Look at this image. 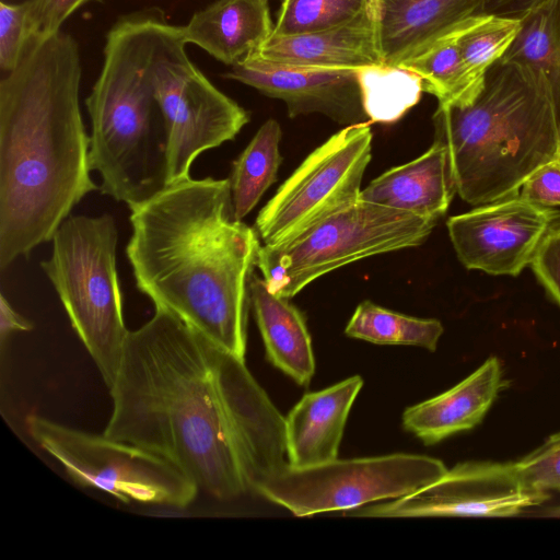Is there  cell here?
Instances as JSON below:
<instances>
[{
	"label": "cell",
	"instance_id": "cell-1",
	"mask_svg": "<svg viewBox=\"0 0 560 560\" xmlns=\"http://www.w3.org/2000/svg\"><path fill=\"white\" fill-rule=\"evenodd\" d=\"M79 45L32 36L0 81V269L51 241L90 192V136L80 108Z\"/></svg>",
	"mask_w": 560,
	"mask_h": 560
},
{
	"label": "cell",
	"instance_id": "cell-2",
	"mask_svg": "<svg viewBox=\"0 0 560 560\" xmlns=\"http://www.w3.org/2000/svg\"><path fill=\"white\" fill-rule=\"evenodd\" d=\"M220 347L155 308L129 330L104 434L153 452L219 500L247 492L234 420L217 365Z\"/></svg>",
	"mask_w": 560,
	"mask_h": 560
},
{
	"label": "cell",
	"instance_id": "cell-3",
	"mask_svg": "<svg viewBox=\"0 0 560 560\" xmlns=\"http://www.w3.org/2000/svg\"><path fill=\"white\" fill-rule=\"evenodd\" d=\"M126 246L138 290L244 359L260 238L236 220L229 178L191 177L128 207Z\"/></svg>",
	"mask_w": 560,
	"mask_h": 560
},
{
	"label": "cell",
	"instance_id": "cell-4",
	"mask_svg": "<svg viewBox=\"0 0 560 560\" xmlns=\"http://www.w3.org/2000/svg\"><path fill=\"white\" fill-rule=\"evenodd\" d=\"M456 192L472 206L518 195L526 178L557 159L560 122L547 83L528 68L499 60L467 105L438 106Z\"/></svg>",
	"mask_w": 560,
	"mask_h": 560
},
{
	"label": "cell",
	"instance_id": "cell-5",
	"mask_svg": "<svg viewBox=\"0 0 560 560\" xmlns=\"http://www.w3.org/2000/svg\"><path fill=\"white\" fill-rule=\"evenodd\" d=\"M117 241L110 214H70L51 238L49 259L40 262L108 388L129 331L116 268Z\"/></svg>",
	"mask_w": 560,
	"mask_h": 560
},
{
	"label": "cell",
	"instance_id": "cell-6",
	"mask_svg": "<svg viewBox=\"0 0 560 560\" xmlns=\"http://www.w3.org/2000/svg\"><path fill=\"white\" fill-rule=\"evenodd\" d=\"M436 222L359 199L290 241L261 245L257 267L271 293L291 299L342 266L421 245Z\"/></svg>",
	"mask_w": 560,
	"mask_h": 560
},
{
	"label": "cell",
	"instance_id": "cell-7",
	"mask_svg": "<svg viewBox=\"0 0 560 560\" xmlns=\"http://www.w3.org/2000/svg\"><path fill=\"white\" fill-rule=\"evenodd\" d=\"M33 441L82 487L109 493L122 502L187 508L198 487L162 456L104 433L95 434L39 415L26 418Z\"/></svg>",
	"mask_w": 560,
	"mask_h": 560
},
{
	"label": "cell",
	"instance_id": "cell-8",
	"mask_svg": "<svg viewBox=\"0 0 560 560\" xmlns=\"http://www.w3.org/2000/svg\"><path fill=\"white\" fill-rule=\"evenodd\" d=\"M446 470L439 458L406 453L336 458L303 468L287 464L254 492L302 517L397 499L436 480Z\"/></svg>",
	"mask_w": 560,
	"mask_h": 560
},
{
	"label": "cell",
	"instance_id": "cell-9",
	"mask_svg": "<svg viewBox=\"0 0 560 560\" xmlns=\"http://www.w3.org/2000/svg\"><path fill=\"white\" fill-rule=\"evenodd\" d=\"M370 122L348 125L311 152L259 211L255 230L264 245L290 241L355 202L372 158Z\"/></svg>",
	"mask_w": 560,
	"mask_h": 560
},
{
	"label": "cell",
	"instance_id": "cell-10",
	"mask_svg": "<svg viewBox=\"0 0 560 560\" xmlns=\"http://www.w3.org/2000/svg\"><path fill=\"white\" fill-rule=\"evenodd\" d=\"M154 94L167 136L166 185L190 177L200 153L233 140L250 119L191 62L186 46L160 63Z\"/></svg>",
	"mask_w": 560,
	"mask_h": 560
},
{
	"label": "cell",
	"instance_id": "cell-11",
	"mask_svg": "<svg viewBox=\"0 0 560 560\" xmlns=\"http://www.w3.org/2000/svg\"><path fill=\"white\" fill-rule=\"evenodd\" d=\"M515 462H464L440 478L397 499L366 504L350 515L368 517L512 516L547 501Z\"/></svg>",
	"mask_w": 560,
	"mask_h": 560
},
{
	"label": "cell",
	"instance_id": "cell-12",
	"mask_svg": "<svg viewBox=\"0 0 560 560\" xmlns=\"http://www.w3.org/2000/svg\"><path fill=\"white\" fill-rule=\"evenodd\" d=\"M559 220V210L516 195L453 215L446 226L464 267L516 277L530 265L542 238Z\"/></svg>",
	"mask_w": 560,
	"mask_h": 560
},
{
	"label": "cell",
	"instance_id": "cell-13",
	"mask_svg": "<svg viewBox=\"0 0 560 560\" xmlns=\"http://www.w3.org/2000/svg\"><path fill=\"white\" fill-rule=\"evenodd\" d=\"M224 77L283 101L291 118L319 113L346 126L368 118L355 70L290 67L247 56Z\"/></svg>",
	"mask_w": 560,
	"mask_h": 560
},
{
	"label": "cell",
	"instance_id": "cell-14",
	"mask_svg": "<svg viewBox=\"0 0 560 560\" xmlns=\"http://www.w3.org/2000/svg\"><path fill=\"white\" fill-rule=\"evenodd\" d=\"M248 56L317 69L357 70L381 63L375 0L343 25L296 35H271Z\"/></svg>",
	"mask_w": 560,
	"mask_h": 560
},
{
	"label": "cell",
	"instance_id": "cell-15",
	"mask_svg": "<svg viewBox=\"0 0 560 560\" xmlns=\"http://www.w3.org/2000/svg\"><path fill=\"white\" fill-rule=\"evenodd\" d=\"M362 386V377L353 375L299 400L284 418L290 466L303 468L338 458L347 419Z\"/></svg>",
	"mask_w": 560,
	"mask_h": 560
},
{
	"label": "cell",
	"instance_id": "cell-16",
	"mask_svg": "<svg viewBox=\"0 0 560 560\" xmlns=\"http://www.w3.org/2000/svg\"><path fill=\"white\" fill-rule=\"evenodd\" d=\"M502 386V370L495 357L446 392L406 408L402 427L425 445L478 425Z\"/></svg>",
	"mask_w": 560,
	"mask_h": 560
},
{
	"label": "cell",
	"instance_id": "cell-17",
	"mask_svg": "<svg viewBox=\"0 0 560 560\" xmlns=\"http://www.w3.org/2000/svg\"><path fill=\"white\" fill-rule=\"evenodd\" d=\"M456 192L446 147L434 140L419 158L393 167L361 190L360 200L439 220Z\"/></svg>",
	"mask_w": 560,
	"mask_h": 560
},
{
	"label": "cell",
	"instance_id": "cell-18",
	"mask_svg": "<svg viewBox=\"0 0 560 560\" xmlns=\"http://www.w3.org/2000/svg\"><path fill=\"white\" fill-rule=\"evenodd\" d=\"M483 0H375L382 61L398 65L469 16Z\"/></svg>",
	"mask_w": 560,
	"mask_h": 560
},
{
	"label": "cell",
	"instance_id": "cell-19",
	"mask_svg": "<svg viewBox=\"0 0 560 560\" xmlns=\"http://www.w3.org/2000/svg\"><path fill=\"white\" fill-rule=\"evenodd\" d=\"M268 0H215L182 26L187 44L234 66L273 33Z\"/></svg>",
	"mask_w": 560,
	"mask_h": 560
},
{
	"label": "cell",
	"instance_id": "cell-20",
	"mask_svg": "<svg viewBox=\"0 0 560 560\" xmlns=\"http://www.w3.org/2000/svg\"><path fill=\"white\" fill-rule=\"evenodd\" d=\"M249 294L268 360L299 385L307 386L315 373V359L304 315L289 299L271 293L256 275Z\"/></svg>",
	"mask_w": 560,
	"mask_h": 560
},
{
	"label": "cell",
	"instance_id": "cell-21",
	"mask_svg": "<svg viewBox=\"0 0 560 560\" xmlns=\"http://www.w3.org/2000/svg\"><path fill=\"white\" fill-rule=\"evenodd\" d=\"M455 26L398 63L421 78L423 92L434 95L438 106L467 105L485 83L466 66L456 42Z\"/></svg>",
	"mask_w": 560,
	"mask_h": 560
},
{
	"label": "cell",
	"instance_id": "cell-22",
	"mask_svg": "<svg viewBox=\"0 0 560 560\" xmlns=\"http://www.w3.org/2000/svg\"><path fill=\"white\" fill-rule=\"evenodd\" d=\"M540 75L551 93L560 122V0H545L522 18L521 30L500 59Z\"/></svg>",
	"mask_w": 560,
	"mask_h": 560
},
{
	"label": "cell",
	"instance_id": "cell-23",
	"mask_svg": "<svg viewBox=\"0 0 560 560\" xmlns=\"http://www.w3.org/2000/svg\"><path fill=\"white\" fill-rule=\"evenodd\" d=\"M281 137L279 122L270 118L233 161L229 180L236 220H243L276 182L282 162L279 151Z\"/></svg>",
	"mask_w": 560,
	"mask_h": 560
},
{
	"label": "cell",
	"instance_id": "cell-24",
	"mask_svg": "<svg viewBox=\"0 0 560 560\" xmlns=\"http://www.w3.org/2000/svg\"><path fill=\"white\" fill-rule=\"evenodd\" d=\"M362 106L372 122L392 124L418 104L421 78L399 65L381 62L355 70Z\"/></svg>",
	"mask_w": 560,
	"mask_h": 560
},
{
	"label": "cell",
	"instance_id": "cell-25",
	"mask_svg": "<svg viewBox=\"0 0 560 560\" xmlns=\"http://www.w3.org/2000/svg\"><path fill=\"white\" fill-rule=\"evenodd\" d=\"M443 330L438 319L418 318L363 301L353 312L345 334L372 343L417 346L433 352Z\"/></svg>",
	"mask_w": 560,
	"mask_h": 560
},
{
	"label": "cell",
	"instance_id": "cell-26",
	"mask_svg": "<svg viewBox=\"0 0 560 560\" xmlns=\"http://www.w3.org/2000/svg\"><path fill=\"white\" fill-rule=\"evenodd\" d=\"M522 26V19L494 14H476L455 26L462 57L472 75L480 82L489 68L511 47Z\"/></svg>",
	"mask_w": 560,
	"mask_h": 560
},
{
	"label": "cell",
	"instance_id": "cell-27",
	"mask_svg": "<svg viewBox=\"0 0 560 560\" xmlns=\"http://www.w3.org/2000/svg\"><path fill=\"white\" fill-rule=\"evenodd\" d=\"M373 0H282L272 35H296L343 25Z\"/></svg>",
	"mask_w": 560,
	"mask_h": 560
},
{
	"label": "cell",
	"instance_id": "cell-28",
	"mask_svg": "<svg viewBox=\"0 0 560 560\" xmlns=\"http://www.w3.org/2000/svg\"><path fill=\"white\" fill-rule=\"evenodd\" d=\"M34 36L30 20V2L0 3V68L3 73L12 71L20 62L24 50Z\"/></svg>",
	"mask_w": 560,
	"mask_h": 560
},
{
	"label": "cell",
	"instance_id": "cell-29",
	"mask_svg": "<svg viewBox=\"0 0 560 560\" xmlns=\"http://www.w3.org/2000/svg\"><path fill=\"white\" fill-rule=\"evenodd\" d=\"M515 464L529 485L545 491H560V431Z\"/></svg>",
	"mask_w": 560,
	"mask_h": 560
},
{
	"label": "cell",
	"instance_id": "cell-30",
	"mask_svg": "<svg viewBox=\"0 0 560 560\" xmlns=\"http://www.w3.org/2000/svg\"><path fill=\"white\" fill-rule=\"evenodd\" d=\"M529 266L549 296L560 306V222L542 238Z\"/></svg>",
	"mask_w": 560,
	"mask_h": 560
},
{
	"label": "cell",
	"instance_id": "cell-31",
	"mask_svg": "<svg viewBox=\"0 0 560 560\" xmlns=\"http://www.w3.org/2000/svg\"><path fill=\"white\" fill-rule=\"evenodd\" d=\"M102 0H28L34 36H47L61 31V25L82 5Z\"/></svg>",
	"mask_w": 560,
	"mask_h": 560
},
{
	"label": "cell",
	"instance_id": "cell-32",
	"mask_svg": "<svg viewBox=\"0 0 560 560\" xmlns=\"http://www.w3.org/2000/svg\"><path fill=\"white\" fill-rule=\"evenodd\" d=\"M518 196L542 207L560 206V163L556 159L537 168L522 184Z\"/></svg>",
	"mask_w": 560,
	"mask_h": 560
},
{
	"label": "cell",
	"instance_id": "cell-33",
	"mask_svg": "<svg viewBox=\"0 0 560 560\" xmlns=\"http://www.w3.org/2000/svg\"><path fill=\"white\" fill-rule=\"evenodd\" d=\"M545 0H483L482 13L522 19Z\"/></svg>",
	"mask_w": 560,
	"mask_h": 560
},
{
	"label": "cell",
	"instance_id": "cell-34",
	"mask_svg": "<svg viewBox=\"0 0 560 560\" xmlns=\"http://www.w3.org/2000/svg\"><path fill=\"white\" fill-rule=\"evenodd\" d=\"M33 324L21 316L8 302L3 293L0 296V341L3 347L10 335L16 331H28Z\"/></svg>",
	"mask_w": 560,
	"mask_h": 560
},
{
	"label": "cell",
	"instance_id": "cell-35",
	"mask_svg": "<svg viewBox=\"0 0 560 560\" xmlns=\"http://www.w3.org/2000/svg\"><path fill=\"white\" fill-rule=\"evenodd\" d=\"M552 515L555 516H560V506H558L557 509H555L552 512H551Z\"/></svg>",
	"mask_w": 560,
	"mask_h": 560
},
{
	"label": "cell",
	"instance_id": "cell-36",
	"mask_svg": "<svg viewBox=\"0 0 560 560\" xmlns=\"http://www.w3.org/2000/svg\"><path fill=\"white\" fill-rule=\"evenodd\" d=\"M557 160H558V161H559V163H560V144H559V151H558Z\"/></svg>",
	"mask_w": 560,
	"mask_h": 560
}]
</instances>
